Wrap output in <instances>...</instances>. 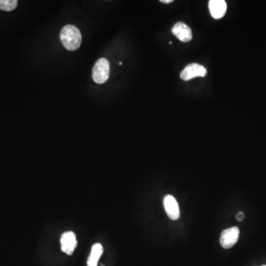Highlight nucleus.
Listing matches in <instances>:
<instances>
[{
    "label": "nucleus",
    "instance_id": "nucleus-10",
    "mask_svg": "<svg viewBox=\"0 0 266 266\" xmlns=\"http://www.w3.org/2000/svg\"><path fill=\"white\" fill-rule=\"evenodd\" d=\"M18 4L16 0H0V10L12 12L14 10Z\"/></svg>",
    "mask_w": 266,
    "mask_h": 266
},
{
    "label": "nucleus",
    "instance_id": "nucleus-2",
    "mask_svg": "<svg viewBox=\"0 0 266 266\" xmlns=\"http://www.w3.org/2000/svg\"><path fill=\"white\" fill-rule=\"evenodd\" d=\"M110 72V62L106 58H100L92 68V80L97 84H104L108 81Z\"/></svg>",
    "mask_w": 266,
    "mask_h": 266
},
{
    "label": "nucleus",
    "instance_id": "nucleus-8",
    "mask_svg": "<svg viewBox=\"0 0 266 266\" xmlns=\"http://www.w3.org/2000/svg\"><path fill=\"white\" fill-rule=\"evenodd\" d=\"M208 8L212 16L216 20H219L226 13V2L224 0H211L208 2Z\"/></svg>",
    "mask_w": 266,
    "mask_h": 266
},
{
    "label": "nucleus",
    "instance_id": "nucleus-5",
    "mask_svg": "<svg viewBox=\"0 0 266 266\" xmlns=\"http://www.w3.org/2000/svg\"><path fill=\"white\" fill-rule=\"evenodd\" d=\"M164 206L166 214L172 220H177L180 218V212L178 204L176 199L171 194L165 196L164 199Z\"/></svg>",
    "mask_w": 266,
    "mask_h": 266
},
{
    "label": "nucleus",
    "instance_id": "nucleus-13",
    "mask_svg": "<svg viewBox=\"0 0 266 266\" xmlns=\"http://www.w3.org/2000/svg\"><path fill=\"white\" fill-rule=\"evenodd\" d=\"M266 266V265H264V266Z\"/></svg>",
    "mask_w": 266,
    "mask_h": 266
},
{
    "label": "nucleus",
    "instance_id": "nucleus-12",
    "mask_svg": "<svg viewBox=\"0 0 266 266\" xmlns=\"http://www.w3.org/2000/svg\"><path fill=\"white\" fill-rule=\"evenodd\" d=\"M173 0H160V2L164 3V4H170L172 2Z\"/></svg>",
    "mask_w": 266,
    "mask_h": 266
},
{
    "label": "nucleus",
    "instance_id": "nucleus-6",
    "mask_svg": "<svg viewBox=\"0 0 266 266\" xmlns=\"http://www.w3.org/2000/svg\"><path fill=\"white\" fill-rule=\"evenodd\" d=\"M172 33L183 42H188L192 38L191 28L182 22H179L174 24L172 28Z\"/></svg>",
    "mask_w": 266,
    "mask_h": 266
},
{
    "label": "nucleus",
    "instance_id": "nucleus-9",
    "mask_svg": "<svg viewBox=\"0 0 266 266\" xmlns=\"http://www.w3.org/2000/svg\"><path fill=\"white\" fill-rule=\"evenodd\" d=\"M103 254V247L100 244H96L92 246L90 254L88 260V266H97L98 260Z\"/></svg>",
    "mask_w": 266,
    "mask_h": 266
},
{
    "label": "nucleus",
    "instance_id": "nucleus-7",
    "mask_svg": "<svg viewBox=\"0 0 266 266\" xmlns=\"http://www.w3.org/2000/svg\"><path fill=\"white\" fill-rule=\"evenodd\" d=\"M77 240L75 234L68 232L63 234L61 238V248L66 254L71 255L76 248Z\"/></svg>",
    "mask_w": 266,
    "mask_h": 266
},
{
    "label": "nucleus",
    "instance_id": "nucleus-11",
    "mask_svg": "<svg viewBox=\"0 0 266 266\" xmlns=\"http://www.w3.org/2000/svg\"><path fill=\"white\" fill-rule=\"evenodd\" d=\"M236 218L238 221H242L244 220V218H245V214H244V213L242 212H238V214H236Z\"/></svg>",
    "mask_w": 266,
    "mask_h": 266
},
{
    "label": "nucleus",
    "instance_id": "nucleus-1",
    "mask_svg": "<svg viewBox=\"0 0 266 266\" xmlns=\"http://www.w3.org/2000/svg\"><path fill=\"white\" fill-rule=\"evenodd\" d=\"M60 38L66 50L74 51L80 48L82 37L81 32L76 26L68 24L62 29Z\"/></svg>",
    "mask_w": 266,
    "mask_h": 266
},
{
    "label": "nucleus",
    "instance_id": "nucleus-3",
    "mask_svg": "<svg viewBox=\"0 0 266 266\" xmlns=\"http://www.w3.org/2000/svg\"><path fill=\"white\" fill-rule=\"evenodd\" d=\"M207 70L205 66L197 63H192L186 66L180 74V78L184 81H190L196 77H205Z\"/></svg>",
    "mask_w": 266,
    "mask_h": 266
},
{
    "label": "nucleus",
    "instance_id": "nucleus-4",
    "mask_svg": "<svg viewBox=\"0 0 266 266\" xmlns=\"http://www.w3.org/2000/svg\"><path fill=\"white\" fill-rule=\"evenodd\" d=\"M240 236V230L238 227L227 228L221 234L220 242L222 248L226 250L232 248L238 242Z\"/></svg>",
    "mask_w": 266,
    "mask_h": 266
}]
</instances>
